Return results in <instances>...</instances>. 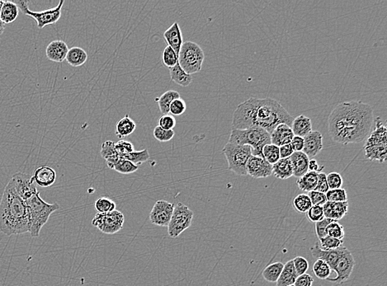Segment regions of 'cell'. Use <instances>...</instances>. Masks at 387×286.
I'll return each instance as SVG.
<instances>
[{
	"label": "cell",
	"mask_w": 387,
	"mask_h": 286,
	"mask_svg": "<svg viewBox=\"0 0 387 286\" xmlns=\"http://www.w3.org/2000/svg\"><path fill=\"white\" fill-rule=\"evenodd\" d=\"M284 264L283 262H275L267 265L263 271L262 276L265 281L269 283H276L283 271Z\"/></svg>",
	"instance_id": "34"
},
{
	"label": "cell",
	"mask_w": 387,
	"mask_h": 286,
	"mask_svg": "<svg viewBox=\"0 0 387 286\" xmlns=\"http://www.w3.org/2000/svg\"><path fill=\"white\" fill-rule=\"evenodd\" d=\"M263 157L266 161L268 162L271 165L277 163L280 159V154H279V147L274 145L272 143H268L263 148L262 150Z\"/></svg>",
	"instance_id": "36"
},
{
	"label": "cell",
	"mask_w": 387,
	"mask_h": 286,
	"mask_svg": "<svg viewBox=\"0 0 387 286\" xmlns=\"http://www.w3.org/2000/svg\"><path fill=\"white\" fill-rule=\"evenodd\" d=\"M293 265L295 268L297 276H301L303 274H306L308 271L309 262L306 258L302 257H296L292 259Z\"/></svg>",
	"instance_id": "51"
},
{
	"label": "cell",
	"mask_w": 387,
	"mask_h": 286,
	"mask_svg": "<svg viewBox=\"0 0 387 286\" xmlns=\"http://www.w3.org/2000/svg\"><path fill=\"white\" fill-rule=\"evenodd\" d=\"M317 181H318V173L308 171L302 177H299L298 180L296 181V184L298 186L300 190L310 192L314 191L316 188Z\"/></svg>",
	"instance_id": "32"
},
{
	"label": "cell",
	"mask_w": 387,
	"mask_h": 286,
	"mask_svg": "<svg viewBox=\"0 0 387 286\" xmlns=\"http://www.w3.org/2000/svg\"><path fill=\"white\" fill-rule=\"evenodd\" d=\"M314 283V278L311 275L306 273L297 276L294 286H312Z\"/></svg>",
	"instance_id": "55"
},
{
	"label": "cell",
	"mask_w": 387,
	"mask_h": 286,
	"mask_svg": "<svg viewBox=\"0 0 387 286\" xmlns=\"http://www.w3.org/2000/svg\"><path fill=\"white\" fill-rule=\"evenodd\" d=\"M306 214L309 220H311L313 223L320 221L324 218L323 206H312Z\"/></svg>",
	"instance_id": "48"
},
{
	"label": "cell",
	"mask_w": 387,
	"mask_h": 286,
	"mask_svg": "<svg viewBox=\"0 0 387 286\" xmlns=\"http://www.w3.org/2000/svg\"><path fill=\"white\" fill-rule=\"evenodd\" d=\"M374 123L373 108L361 101L341 102L328 118L333 141L341 144L360 143L367 138Z\"/></svg>",
	"instance_id": "1"
},
{
	"label": "cell",
	"mask_w": 387,
	"mask_h": 286,
	"mask_svg": "<svg viewBox=\"0 0 387 286\" xmlns=\"http://www.w3.org/2000/svg\"><path fill=\"white\" fill-rule=\"evenodd\" d=\"M247 175L253 178H266L272 175V165L264 158L253 156L249 159L247 167Z\"/></svg>",
	"instance_id": "15"
},
{
	"label": "cell",
	"mask_w": 387,
	"mask_h": 286,
	"mask_svg": "<svg viewBox=\"0 0 387 286\" xmlns=\"http://www.w3.org/2000/svg\"><path fill=\"white\" fill-rule=\"evenodd\" d=\"M100 154L105 159V161L107 163V166L110 169H113L116 163L121 159V157L118 155L117 151H116L115 143L113 141H105L101 146Z\"/></svg>",
	"instance_id": "26"
},
{
	"label": "cell",
	"mask_w": 387,
	"mask_h": 286,
	"mask_svg": "<svg viewBox=\"0 0 387 286\" xmlns=\"http://www.w3.org/2000/svg\"><path fill=\"white\" fill-rule=\"evenodd\" d=\"M194 213L189 206L182 202L177 204L173 209V214L168 225V234L173 238H178L186 229L191 226Z\"/></svg>",
	"instance_id": "10"
},
{
	"label": "cell",
	"mask_w": 387,
	"mask_h": 286,
	"mask_svg": "<svg viewBox=\"0 0 387 286\" xmlns=\"http://www.w3.org/2000/svg\"><path fill=\"white\" fill-rule=\"evenodd\" d=\"M174 205L167 200H158L149 214V220L154 225L168 227L173 214Z\"/></svg>",
	"instance_id": "13"
},
{
	"label": "cell",
	"mask_w": 387,
	"mask_h": 286,
	"mask_svg": "<svg viewBox=\"0 0 387 286\" xmlns=\"http://www.w3.org/2000/svg\"><path fill=\"white\" fill-rule=\"evenodd\" d=\"M164 37L167 42L168 46L171 47L178 55L181 47L183 43V34L181 31L180 26L178 23L172 24L169 28L165 31Z\"/></svg>",
	"instance_id": "22"
},
{
	"label": "cell",
	"mask_w": 387,
	"mask_h": 286,
	"mask_svg": "<svg viewBox=\"0 0 387 286\" xmlns=\"http://www.w3.org/2000/svg\"><path fill=\"white\" fill-rule=\"evenodd\" d=\"M324 167L319 166V164H318V162L314 159H311L309 160V164H308V171L310 172H315L317 173H319V172H321L324 169Z\"/></svg>",
	"instance_id": "58"
},
{
	"label": "cell",
	"mask_w": 387,
	"mask_h": 286,
	"mask_svg": "<svg viewBox=\"0 0 387 286\" xmlns=\"http://www.w3.org/2000/svg\"><path fill=\"white\" fill-rule=\"evenodd\" d=\"M11 179L13 180L17 191L24 201L39 191L37 190L32 177H30L26 173L21 172H16Z\"/></svg>",
	"instance_id": "14"
},
{
	"label": "cell",
	"mask_w": 387,
	"mask_h": 286,
	"mask_svg": "<svg viewBox=\"0 0 387 286\" xmlns=\"http://www.w3.org/2000/svg\"><path fill=\"white\" fill-rule=\"evenodd\" d=\"M290 128L294 136L304 138L312 131V120L309 117L301 115L293 119Z\"/></svg>",
	"instance_id": "24"
},
{
	"label": "cell",
	"mask_w": 387,
	"mask_h": 286,
	"mask_svg": "<svg viewBox=\"0 0 387 286\" xmlns=\"http://www.w3.org/2000/svg\"><path fill=\"white\" fill-rule=\"evenodd\" d=\"M354 265H355V260L352 252L348 248L344 247L343 253L338 259L337 262L333 269L332 271H335L336 273V277L335 278L330 277L327 279L328 281L338 285L344 283L349 279L351 274L353 273Z\"/></svg>",
	"instance_id": "12"
},
{
	"label": "cell",
	"mask_w": 387,
	"mask_h": 286,
	"mask_svg": "<svg viewBox=\"0 0 387 286\" xmlns=\"http://www.w3.org/2000/svg\"><path fill=\"white\" fill-rule=\"evenodd\" d=\"M312 206V202L307 194H300L293 200V208L298 213H306Z\"/></svg>",
	"instance_id": "39"
},
{
	"label": "cell",
	"mask_w": 387,
	"mask_h": 286,
	"mask_svg": "<svg viewBox=\"0 0 387 286\" xmlns=\"http://www.w3.org/2000/svg\"><path fill=\"white\" fill-rule=\"evenodd\" d=\"M327 235L336 239L343 240L345 232L342 224L338 221H332L327 227Z\"/></svg>",
	"instance_id": "42"
},
{
	"label": "cell",
	"mask_w": 387,
	"mask_h": 286,
	"mask_svg": "<svg viewBox=\"0 0 387 286\" xmlns=\"http://www.w3.org/2000/svg\"><path fill=\"white\" fill-rule=\"evenodd\" d=\"M19 17V8L13 1H4L0 13V20L4 24H12Z\"/></svg>",
	"instance_id": "30"
},
{
	"label": "cell",
	"mask_w": 387,
	"mask_h": 286,
	"mask_svg": "<svg viewBox=\"0 0 387 286\" xmlns=\"http://www.w3.org/2000/svg\"><path fill=\"white\" fill-rule=\"evenodd\" d=\"M325 195H326L327 201H330V202L348 201V194H347L345 189H343V188L329 190Z\"/></svg>",
	"instance_id": "43"
},
{
	"label": "cell",
	"mask_w": 387,
	"mask_h": 286,
	"mask_svg": "<svg viewBox=\"0 0 387 286\" xmlns=\"http://www.w3.org/2000/svg\"><path fill=\"white\" fill-rule=\"evenodd\" d=\"M25 203L28 213L29 233L32 238L39 237L42 228L48 223L50 215L60 209V206L57 203H47L40 196L39 191L25 200Z\"/></svg>",
	"instance_id": "4"
},
{
	"label": "cell",
	"mask_w": 387,
	"mask_h": 286,
	"mask_svg": "<svg viewBox=\"0 0 387 286\" xmlns=\"http://www.w3.org/2000/svg\"><path fill=\"white\" fill-rule=\"evenodd\" d=\"M326 179H327L328 186H329L330 190L342 188L343 177L339 172H330L329 174H326Z\"/></svg>",
	"instance_id": "46"
},
{
	"label": "cell",
	"mask_w": 387,
	"mask_h": 286,
	"mask_svg": "<svg viewBox=\"0 0 387 286\" xmlns=\"http://www.w3.org/2000/svg\"><path fill=\"white\" fill-rule=\"evenodd\" d=\"M319 243H320V246H319V247L321 249H337L339 247L343 246V240L336 239V238H334L326 236V237L319 239Z\"/></svg>",
	"instance_id": "44"
},
{
	"label": "cell",
	"mask_w": 387,
	"mask_h": 286,
	"mask_svg": "<svg viewBox=\"0 0 387 286\" xmlns=\"http://www.w3.org/2000/svg\"><path fill=\"white\" fill-rule=\"evenodd\" d=\"M116 203L114 200L107 196H101L95 203V207L97 213H109L116 210Z\"/></svg>",
	"instance_id": "37"
},
{
	"label": "cell",
	"mask_w": 387,
	"mask_h": 286,
	"mask_svg": "<svg viewBox=\"0 0 387 286\" xmlns=\"http://www.w3.org/2000/svg\"><path fill=\"white\" fill-rule=\"evenodd\" d=\"M294 153L290 143L284 144L279 147V154H280V159H289L291 154Z\"/></svg>",
	"instance_id": "57"
},
{
	"label": "cell",
	"mask_w": 387,
	"mask_h": 286,
	"mask_svg": "<svg viewBox=\"0 0 387 286\" xmlns=\"http://www.w3.org/2000/svg\"><path fill=\"white\" fill-rule=\"evenodd\" d=\"M292 166L293 176L301 177L308 172L309 159L303 152H294L289 158Z\"/></svg>",
	"instance_id": "23"
},
{
	"label": "cell",
	"mask_w": 387,
	"mask_h": 286,
	"mask_svg": "<svg viewBox=\"0 0 387 286\" xmlns=\"http://www.w3.org/2000/svg\"><path fill=\"white\" fill-rule=\"evenodd\" d=\"M297 276H297V274L295 271V268H294V265H293V261H288V262L284 264L283 271L276 282V285L277 286H291L295 283Z\"/></svg>",
	"instance_id": "27"
},
{
	"label": "cell",
	"mask_w": 387,
	"mask_h": 286,
	"mask_svg": "<svg viewBox=\"0 0 387 286\" xmlns=\"http://www.w3.org/2000/svg\"><path fill=\"white\" fill-rule=\"evenodd\" d=\"M13 2L17 4L19 9H20L24 14L31 17L34 19L35 21L37 22V26L39 29L44 28L45 26L56 24L61 17V9L65 3L64 0H60L58 5L55 8L42 11V12H33V11L29 9L27 1L18 0V1H13Z\"/></svg>",
	"instance_id": "9"
},
{
	"label": "cell",
	"mask_w": 387,
	"mask_h": 286,
	"mask_svg": "<svg viewBox=\"0 0 387 286\" xmlns=\"http://www.w3.org/2000/svg\"><path fill=\"white\" fill-rule=\"evenodd\" d=\"M153 135H154V138L156 139L158 141L164 143V142H168V141H171L173 138L174 135H175V133H174L173 130H164L162 128L160 127L159 125H157L154 129Z\"/></svg>",
	"instance_id": "45"
},
{
	"label": "cell",
	"mask_w": 387,
	"mask_h": 286,
	"mask_svg": "<svg viewBox=\"0 0 387 286\" xmlns=\"http://www.w3.org/2000/svg\"><path fill=\"white\" fill-rule=\"evenodd\" d=\"M344 246L339 247L337 249L324 250L321 249L319 247V245H314V247L311 248L312 254L313 258L319 259V260L324 261L330 266L331 271L335 267V264L337 262L338 259L339 258L341 254L343 253Z\"/></svg>",
	"instance_id": "17"
},
{
	"label": "cell",
	"mask_w": 387,
	"mask_h": 286,
	"mask_svg": "<svg viewBox=\"0 0 387 286\" xmlns=\"http://www.w3.org/2000/svg\"><path fill=\"white\" fill-rule=\"evenodd\" d=\"M312 270L314 273V276L319 280H327L330 278V274L332 272L330 266L324 262V261L319 260V259H317L314 262Z\"/></svg>",
	"instance_id": "38"
},
{
	"label": "cell",
	"mask_w": 387,
	"mask_h": 286,
	"mask_svg": "<svg viewBox=\"0 0 387 286\" xmlns=\"http://www.w3.org/2000/svg\"><path fill=\"white\" fill-rule=\"evenodd\" d=\"M307 195L311 200L312 206H323L327 202L326 195L324 193L319 192L317 191H312L308 192Z\"/></svg>",
	"instance_id": "53"
},
{
	"label": "cell",
	"mask_w": 387,
	"mask_h": 286,
	"mask_svg": "<svg viewBox=\"0 0 387 286\" xmlns=\"http://www.w3.org/2000/svg\"><path fill=\"white\" fill-rule=\"evenodd\" d=\"M68 50V46L66 42L61 40H55L48 45L46 49V55L50 61L61 63L66 60Z\"/></svg>",
	"instance_id": "18"
},
{
	"label": "cell",
	"mask_w": 387,
	"mask_h": 286,
	"mask_svg": "<svg viewBox=\"0 0 387 286\" xmlns=\"http://www.w3.org/2000/svg\"><path fill=\"white\" fill-rule=\"evenodd\" d=\"M124 221L122 212L115 210L109 213H97L92 219V224L103 234H114L122 229Z\"/></svg>",
	"instance_id": "11"
},
{
	"label": "cell",
	"mask_w": 387,
	"mask_h": 286,
	"mask_svg": "<svg viewBox=\"0 0 387 286\" xmlns=\"http://www.w3.org/2000/svg\"><path fill=\"white\" fill-rule=\"evenodd\" d=\"M0 231L7 236L30 232L26 203L12 179L6 185L0 200Z\"/></svg>",
	"instance_id": "3"
},
{
	"label": "cell",
	"mask_w": 387,
	"mask_h": 286,
	"mask_svg": "<svg viewBox=\"0 0 387 286\" xmlns=\"http://www.w3.org/2000/svg\"><path fill=\"white\" fill-rule=\"evenodd\" d=\"M170 77L171 79L182 87H188L193 82V77L191 74L186 73L183 69L181 68L179 64H176L173 68L169 69Z\"/></svg>",
	"instance_id": "31"
},
{
	"label": "cell",
	"mask_w": 387,
	"mask_h": 286,
	"mask_svg": "<svg viewBox=\"0 0 387 286\" xmlns=\"http://www.w3.org/2000/svg\"><path fill=\"white\" fill-rule=\"evenodd\" d=\"M3 3H4V1L0 0V13H1V10H2V7H3Z\"/></svg>",
	"instance_id": "60"
},
{
	"label": "cell",
	"mask_w": 387,
	"mask_h": 286,
	"mask_svg": "<svg viewBox=\"0 0 387 286\" xmlns=\"http://www.w3.org/2000/svg\"><path fill=\"white\" fill-rule=\"evenodd\" d=\"M324 218H330L335 221H339L344 217L348 212V202H330L327 201L323 206Z\"/></svg>",
	"instance_id": "19"
},
{
	"label": "cell",
	"mask_w": 387,
	"mask_h": 286,
	"mask_svg": "<svg viewBox=\"0 0 387 286\" xmlns=\"http://www.w3.org/2000/svg\"><path fill=\"white\" fill-rule=\"evenodd\" d=\"M158 125L164 130H173V128L176 126V119L173 116L163 115L162 117H160L159 119Z\"/></svg>",
	"instance_id": "52"
},
{
	"label": "cell",
	"mask_w": 387,
	"mask_h": 286,
	"mask_svg": "<svg viewBox=\"0 0 387 286\" xmlns=\"http://www.w3.org/2000/svg\"><path fill=\"white\" fill-rule=\"evenodd\" d=\"M293 119L277 100L250 97L239 104L235 110L232 129L244 130L259 127L271 134L280 124L290 126Z\"/></svg>",
	"instance_id": "2"
},
{
	"label": "cell",
	"mask_w": 387,
	"mask_h": 286,
	"mask_svg": "<svg viewBox=\"0 0 387 286\" xmlns=\"http://www.w3.org/2000/svg\"><path fill=\"white\" fill-rule=\"evenodd\" d=\"M32 179L40 187L48 188L55 183L56 180V172L50 167H40L35 170Z\"/></svg>",
	"instance_id": "21"
},
{
	"label": "cell",
	"mask_w": 387,
	"mask_h": 286,
	"mask_svg": "<svg viewBox=\"0 0 387 286\" xmlns=\"http://www.w3.org/2000/svg\"><path fill=\"white\" fill-rule=\"evenodd\" d=\"M228 143L239 145H249L252 148L253 156L263 157V148L271 143L270 134L259 127H252L244 130L232 129Z\"/></svg>",
	"instance_id": "5"
},
{
	"label": "cell",
	"mask_w": 387,
	"mask_h": 286,
	"mask_svg": "<svg viewBox=\"0 0 387 286\" xmlns=\"http://www.w3.org/2000/svg\"><path fill=\"white\" fill-rule=\"evenodd\" d=\"M329 190H330V188L328 186L326 174L323 172H319L318 173V181H317L316 188L314 191L326 194Z\"/></svg>",
	"instance_id": "54"
},
{
	"label": "cell",
	"mask_w": 387,
	"mask_h": 286,
	"mask_svg": "<svg viewBox=\"0 0 387 286\" xmlns=\"http://www.w3.org/2000/svg\"><path fill=\"white\" fill-rule=\"evenodd\" d=\"M332 221V219L330 218H324L320 220V221L314 223V229H315V234L319 239H321L323 238L326 237L327 235V227L329 224Z\"/></svg>",
	"instance_id": "49"
},
{
	"label": "cell",
	"mask_w": 387,
	"mask_h": 286,
	"mask_svg": "<svg viewBox=\"0 0 387 286\" xmlns=\"http://www.w3.org/2000/svg\"><path fill=\"white\" fill-rule=\"evenodd\" d=\"M294 286V285H291V286Z\"/></svg>",
	"instance_id": "61"
},
{
	"label": "cell",
	"mask_w": 387,
	"mask_h": 286,
	"mask_svg": "<svg viewBox=\"0 0 387 286\" xmlns=\"http://www.w3.org/2000/svg\"><path fill=\"white\" fill-rule=\"evenodd\" d=\"M290 144L294 152H301L304 148V139L299 136H294Z\"/></svg>",
	"instance_id": "56"
},
{
	"label": "cell",
	"mask_w": 387,
	"mask_h": 286,
	"mask_svg": "<svg viewBox=\"0 0 387 286\" xmlns=\"http://www.w3.org/2000/svg\"><path fill=\"white\" fill-rule=\"evenodd\" d=\"M375 128L371 131L364 144L366 159L371 161L384 163L387 160V129L380 117L374 119Z\"/></svg>",
	"instance_id": "6"
},
{
	"label": "cell",
	"mask_w": 387,
	"mask_h": 286,
	"mask_svg": "<svg viewBox=\"0 0 387 286\" xmlns=\"http://www.w3.org/2000/svg\"><path fill=\"white\" fill-rule=\"evenodd\" d=\"M162 61L163 64L167 68H173V66H175L176 64H178V55L171 47L167 46L163 51Z\"/></svg>",
	"instance_id": "41"
},
{
	"label": "cell",
	"mask_w": 387,
	"mask_h": 286,
	"mask_svg": "<svg viewBox=\"0 0 387 286\" xmlns=\"http://www.w3.org/2000/svg\"><path fill=\"white\" fill-rule=\"evenodd\" d=\"M272 175L278 179L286 180L293 176L292 166L289 159H280L272 165Z\"/></svg>",
	"instance_id": "25"
},
{
	"label": "cell",
	"mask_w": 387,
	"mask_h": 286,
	"mask_svg": "<svg viewBox=\"0 0 387 286\" xmlns=\"http://www.w3.org/2000/svg\"><path fill=\"white\" fill-rule=\"evenodd\" d=\"M115 148L117 153L120 157H122L123 155L132 153L134 150L133 143H131L130 141H124V140H120V141L115 143Z\"/></svg>",
	"instance_id": "50"
},
{
	"label": "cell",
	"mask_w": 387,
	"mask_h": 286,
	"mask_svg": "<svg viewBox=\"0 0 387 286\" xmlns=\"http://www.w3.org/2000/svg\"><path fill=\"white\" fill-rule=\"evenodd\" d=\"M180 97V94L178 92L174 90H169L163 94L160 97L156 98V102L159 105L160 112L164 115H169V113L170 105L172 103L173 100Z\"/></svg>",
	"instance_id": "33"
},
{
	"label": "cell",
	"mask_w": 387,
	"mask_h": 286,
	"mask_svg": "<svg viewBox=\"0 0 387 286\" xmlns=\"http://www.w3.org/2000/svg\"><path fill=\"white\" fill-rule=\"evenodd\" d=\"M205 55L203 49L194 42H183L178 53V64L189 74L196 73L202 70Z\"/></svg>",
	"instance_id": "7"
},
{
	"label": "cell",
	"mask_w": 387,
	"mask_h": 286,
	"mask_svg": "<svg viewBox=\"0 0 387 286\" xmlns=\"http://www.w3.org/2000/svg\"><path fill=\"white\" fill-rule=\"evenodd\" d=\"M222 152L227 160L228 169L239 176L247 175L246 167L252 156L250 146L227 143L223 148Z\"/></svg>",
	"instance_id": "8"
},
{
	"label": "cell",
	"mask_w": 387,
	"mask_h": 286,
	"mask_svg": "<svg viewBox=\"0 0 387 286\" xmlns=\"http://www.w3.org/2000/svg\"><path fill=\"white\" fill-rule=\"evenodd\" d=\"M121 159H126V160H128V161L131 162V163L135 164L136 166H138L140 164H142L143 163H145V162L148 161L150 156H149V153L148 149H147V148H145L143 150L133 151L132 153L126 154V155H123V156L121 157Z\"/></svg>",
	"instance_id": "35"
},
{
	"label": "cell",
	"mask_w": 387,
	"mask_h": 286,
	"mask_svg": "<svg viewBox=\"0 0 387 286\" xmlns=\"http://www.w3.org/2000/svg\"><path fill=\"white\" fill-rule=\"evenodd\" d=\"M136 124L133 119H131L128 115L122 117L116 126V135L119 139H123L130 136L136 130Z\"/></svg>",
	"instance_id": "29"
},
{
	"label": "cell",
	"mask_w": 387,
	"mask_h": 286,
	"mask_svg": "<svg viewBox=\"0 0 387 286\" xmlns=\"http://www.w3.org/2000/svg\"><path fill=\"white\" fill-rule=\"evenodd\" d=\"M187 110V104L182 97H178L173 100L169 107V113L173 116L183 115Z\"/></svg>",
	"instance_id": "47"
},
{
	"label": "cell",
	"mask_w": 387,
	"mask_h": 286,
	"mask_svg": "<svg viewBox=\"0 0 387 286\" xmlns=\"http://www.w3.org/2000/svg\"><path fill=\"white\" fill-rule=\"evenodd\" d=\"M294 136H295L290 126L287 124H280L277 125L274 130H272V132L270 134L271 143L280 147L284 144L290 143Z\"/></svg>",
	"instance_id": "20"
},
{
	"label": "cell",
	"mask_w": 387,
	"mask_h": 286,
	"mask_svg": "<svg viewBox=\"0 0 387 286\" xmlns=\"http://www.w3.org/2000/svg\"><path fill=\"white\" fill-rule=\"evenodd\" d=\"M304 154L309 159H312L319 154L323 149V136L318 130H312V132L304 137Z\"/></svg>",
	"instance_id": "16"
},
{
	"label": "cell",
	"mask_w": 387,
	"mask_h": 286,
	"mask_svg": "<svg viewBox=\"0 0 387 286\" xmlns=\"http://www.w3.org/2000/svg\"><path fill=\"white\" fill-rule=\"evenodd\" d=\"M138 168V166H136V165L132 164L128 160L121 158L116 163L115 165L113 167V170H115L116 172L121 173V174H131V173L136 172Z\"/></svg>",
	"instance_id": "40"
},
{
	"label": "cell",
	"mask_w": 387,
	"mask_h": 286,
	"mask_svg": "<svg viewBox=\"0 0 387 286\" xmlns=\"http://www.w3.org/2000/svg\"><path fill=\"white\" fill-rule=\"evenodd\" d=\"M88 57H89L88 53L83 48L73 47L71 49H69L66 60L71 66L79 67L86 63Z\"/></svg>",
	"instance_id": "28"
},
{
	"label": "cell",
	"mask_w": 387,
	"mask_h": 286,
	"mask_svg": "<svg viewBox=\"0 0 387 286\" xmlns=\"http://www.w3.org/2000/svg\"><path fill=\"white\" fill-rule=\"evenodd\" d=\"M4 30H5V24H3V22L0 20V36L3 34Z\"/></svg>",
	"instance_id": "59"
}]
</instances>
